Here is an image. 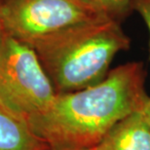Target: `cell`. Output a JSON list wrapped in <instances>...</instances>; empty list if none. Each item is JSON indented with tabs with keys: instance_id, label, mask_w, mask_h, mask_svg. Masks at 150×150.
<instances>
[{
	"instance_id": "9",
	"label": "cell",
	"mask_w": 150,
	"mask_h": 150,
	"mask_svg": "<svg viewBox=\"0 0 150 150\" xmlns=\"http://www.w3.org/2000/svg\"><path fill=\"white\" fill-rule=\"evenodd\" d=\"M140 110H142V112L143 113V115H144V117L146 118V120H147L148 124L150 126V97L146 98V100H144V103H143Z\"/></svg>"
},
{
	"instance_id": "4",
	"label": "cell",
	"mask_w": 150,
	"mask_h": 150,
	"mask_svg": "<svg viewBox=\"0 0 150 150\" xmlns=\"http://www.w3.org/2000/svg\"><path fill=\"white\" fill-rule=\"evenodd\" d=\"M4 31L32 47L73 26L107 17L86 0H0Z\"/></svg>"
},
{
	"instance_id": "8",
	"label": "cell",
	"mask_w": 150,
	"mask_h": 150,
	"mask_svg": "<svg viewBox=\"0 0 150 150\" xmlns=\"http://www.w3.org/2000/svg\"><path fill=\"white\" fill-rule=\"evenodd\" d=\"M133 4L144 21L150 36V0H134Z\"/></svg>"
},
{
	"instance_id": "7",
	"label": "cell",
	"mask_w": 150,
	"mask_h": 150,
	"mask_svg": "<svg viewBox=\"0 0 150 150\" xmlns=\"http://www.w3.org/2000/svg\"><path fill=\"white\" fill-rule=\"evenodd\" d=\"M93 7L107 17L116 19L127 10L134 0H86Z\"/></svg>"
},
{
	"instance_id": "6",
	"label": "cell",
	"mask_w": 150,
	"mask_h": 150,
	"mask_svg": "<svg viewBox=\"0 0 150 150\" xmlns=\"http://www.w3.org/2000/svg\"><path fill=\"white\" fill-rule=\"evenodd\" d=\"M48 147L28 120L0 103V150H46Z\"/></svg>"
},
{
	"instance_id": "1",
	"label": "cell",
	"mask_w": 150,
	"mask_h": 150,
	"mask_svg": "<svg viewBox=\"0 0 150 150\" xmlns=\"http://www.w3.org/2000/svg\"><path fill=\"white\" fill-rule=\"evenodd\" d=\"M144 78L142 62L122 64L94 86L57 95L29 125L50 147L93 148L117 122L142 108L148 97Z\"/></svg>"
},
{
	"instance_id": "5",
	"label": "cell",
	"mask_w": 150,
	"mask_h": 150,
	"mask_svg": "<svg viewBox=\"0 0 150 150\" xmlns=\"http://www.w3.org/2000/svg\"><path fill=\"white\" fill-rule=\"evenodd\" d=\"M93 150H150V126L142 110L117 122Z\"/></svg>"
},
{
	"instance_id": "11",
	"label": "cell",
	"mask_w": 150,
	"mask_h": 150,
	"mask_svg": "<svg viewBox=\"0 0 150 150\" xmlns=\"http://www.w3.org/2000/svg\"><path fill=\"white\" fill-rule=\"evenodd\" d=\"M3 33H4V28H3V23L1 20V16H0V39H1Z\"/></svg>"
},
{
	"instance_id": "3",
	"label": "cell",
	"mask_w": 150,
	"mask_h": 150,
	"mask_svg": "<svg viewBox=\"0 0 150 150\" xmlns=\"http://www.w3.org/2000/svg\"><path fill=\"white\" fill-rule=\"evenodd\" d=\"M56 97L36 51L4 31L0 39V103L29 121L47 111Z\"/></svg>"
},
{
	"instance_id": "10",
	"label": "cell",
	"mask_w": 150,
	"mask_h": 150,
	"mask_svg": "<svg viewBox=\"0 0 150 150\" xmlns=\"http://www.w3.org/2000/svg\"><path fill=\"white\" fill-rule=\"evenodd\" d=\"M49 148V147H48ZM47 148V149H48ZM46 149V150H47ZM51 149L52 150H93L92 148H87V149H76V148H53L51 147Z\"/></svg>"
},
{
	"instance_id": "2",
	"label": "cell",
	"mask_w": 150,
	"mask_h": 150,
	"mask_svg": "<svg viewBox=\"0 0 150 150\" xmlns=\"http://www.w3.org/2000/svg\"><path fill=\"white\" fill-rule=\"evenodd\" d=\"M130 38L116 19H100L73 26L32 46L57 95L76 92L101 82L117 53Z\"/></svg>"
}]
</instances>
